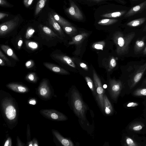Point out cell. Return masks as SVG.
Listing matches in <instances>:
<instances>
[{"instance_id":"7402d4cb","label":"cell","mask_w":146,"mask_h":146,"mask_svg":"<svg viewBox=\"0 0 146 146\" xmlns=\"http://www.w3.org/2000/svg\"><path fill=\"white\" fill-rule=\"evenodd\" d=\"M145 18H141L132 20L127 24V25L131 27H136L143 24L146 20Z\"/></svg>"},{"instance_id":"f5cc1de1","label":"cell","mask_w":146,"mask_h":146,"mask_svg":"<svg viewBox=\"0 0 146 146\" xmlns=\"http://www.w3.org/2000/svg\"><path fill=\"white\" fill-rule=\"evenodd\" d=\"M144 83L146 85V79L144 81Z\"/></svg>"},{"instance_id":"44dd1931","label":"cell","mask_w":146,"mask_h":146,"mask_svg":"<svg viewBox=\"0 0 146 146\" xmlns=\"http://www.w3.org/2000/svg\"><path fill=\"white\" fill-rule=\"evenodd\" d=\"M126 12V11H118L103 14L101 16L103 17L114 18L120 17L124 15Z\"/></svg>"},{"instance_id":"f35d334b","label":"cell","mask_w":146,"mask_h":146,"mask_svg":"<svg viewBox=\"0 0 146 146\" xmlns=\"http://www.w3.org/2000/svg\"><path fill=\"white\" fill-rule=\"evenodd\" d=\"M34 0H24L23 2L25 6L26 7H28L32 3Z\"/></svg>"},{"instance_id":"ba28073f","label":"cell","mask_w":146,"mask_h":146,"mask_svg":"<svg viewBox=\"0 0 146 146\" xmlns=\"http://www.w3.org/2000/svg\"><path fill=\"white\" fill-rule=\"evenodd\" d=\"M146 8V0L142 3L131 8L125 14V17H131L142 11Z\"/></svg>"},{"instance_id":"9c48e42d","label":"cell","mask_w":146,"mask_h":146,"mask_svg":"<svg viewBox=\"0 0 146 146\" xmlns=\"http://www.w3.org/2000/svg\"><path fill=\"white\" fill-rule=\"evenodd\" d=\"M146 69V62L141 66L136 72L133 77L131 88H133L140 80Z\"/></svg>"},{"instance_id":"e575fe53","label":"cell","mask_w":146,"mask_h":146,"mask_svg":"<svg viewBox=\"0 0 146 146\" xmlns=\"http://www.w3.org/2000/svg\"><path fill=\"white\" fill-rule=\"evenodd\" d=\"M26 78L31 81H35L36 80V77L34 73H31L28 74L26 76Z\"/></svg>"},{"instance_id":"bcb514c9","label":"cell","mask_w":146,"mask_h":146,"mask_svg":"<svg viewBox=\"0 0 146 146\" xmlns=\"http://www.w3.org/2000/svg\"><path fill=\"white\" fill-rule=\"evenodd\" d=\"M29 103L30 104L34 105L36 104V102L35 100H31L29 102Z\"/></svg>"},{"instance_id":"5bb4252c","label":"cell","mask_w":146,"mask_h":146,"mask_svg":"<svg viewBox=\"0 0 146 146\" xmlns=\"http://www.w3.org/2000/svg\"><path fill=\"white\" fill-rule=\"evenodd\" d=\"M5 113L8 119L13 120L15 118L16 115L15 109L13 106L9 105L6 108Z\"/></svg>"},{"instance_id":"74e56055","label":"cell","mask_w":146,"mask_h":146,"mask_svg":"<svg viewBox=\"0 0 146 146\" xmlns=\"http://www.w3.org/2000/svg\"><path fill=\"white\" fill-rule=\"evenodd\" d=\"M34 64V63L32 60H29L26 62L25 66L27 68H29L33 67Z\"/></svg>"},{"instance_id":"7dc6e473","label":"cell","mask_w":146,"mask_h":146,"mask_svg":"<svg viewBox=\"0 0 146 146\" xmlns=\"http://www.w3.org/2000/svg\"><path fill=\"white\" fill-rule=\"evenodd\" d=\"M143 54H146V46L143 51Z\"/></svg>"},{"instance_id":"277c9868","label":"cell","mask_w":146,"mask_h":146,"mask_svg":"<svg viewBox=\"0 0 146 146\" xmlns=\"http://www.w3.org/2000/svg\"><path fill=\"white\" fill-rule=\"evenodd\" d=\"M122 88L121 82L115 80H111L109 82V92L112 98L116 101L119 95Z\"/></svg>"},{"instance_id":"7a4b0ae2","label":"cell","mask_w":146,"mask_h":146,"mask_svg":"<svg viewBox=\"0 0 146 146\" xmlns=\"http://www.w3.org/2000/svg\"><path fill=\"white\" fill-rule=\"evenodd\" d=\"M135 35V33L134 32L126 35L120 32L115 34L113 40L116 46L117 54L122 55L128 53L129 44Z\"/></svg>"},{"instance_id":"ab89813d","label":"cell","mask_w":146,"mask_h":146,"mask_svg":"<svg viewBox=\"0 0 146 146\" xmlns=\"http://www.w3.org/2000/svg\"><path fill=\"white\" fill-rule=\"evenodd\" d=\"M138 105V104L136 102H131L128 103L127 106L128 107H133L137 106Z\"/></svg>"},{"instance_id":"ffe728a7","label":"cell","mask_w":146,"mask_h":146,"mask_svg":"<svg viewBox=\"0 0 146 146\" xmlns=\"http://www.w3.org/2000/svg\"><path fill=\"white\" fill-rule=\"evenodd\" d=\"M55 135L62 144L65 146H73L72 142L70 140L65 138L57 132H55Z\"/></svg>"},{"instance_id":"f1b7e54d","label":"cell","mask_w":146,"mask_h":146,"mask_svg":"<svg viewBox=\"0 0 146 146\" xmlns=\"http://www.w3.org/2000/svg\"><path fill=\"white\" fill-rule=\"evenodd\" d=\"M63 29L67 34L70 35L76 31V29L74 27L71 26L62 27Z\"/></svg>"},{"instance_id":"681fc988","label":"cell","mask_w":146,"mask_h":146,"mask_svg":"<svg viewBox=\"0 0 146 146\" xmlns=\"http://www.w3.org/2000/svg\"><path fill=\"white\" fill-rule=\"evenodd\" d=\"M143 32H146V25L143 30Z\"/></svg>"},{"instance_id":"5b68a950","label":"cell","mask_w":146,"mask_h":146,"mask_svg":"<svg viewBox=\"0 0 146 146\" xmlns=\"http://www.w3.org/2000/svg\"><path fill=\"white\" fill-rule=\"evenodd\" d=\"M18 18L15 17L1 24L0 26V36L5 35L15 29L18 25Z\"/></svg>"},{"instance_id":"f6af8a7d","label":"cell","mask_w":146,"mask_h":146,"mask_svg":"<svg viewBox=\"0 0 146 146\" xmlns=\"http://www.w3.org/2000/svg\"><path fill=\"white\" fill-rule=\"evenodd\" d=\"M9 139H8L7 140L6 142L5 143V144L4 145V146H8L9 145H10L9 144Z\"/></svg>"},{"instance_id":"2e32d148","label":"cell","mask_w":146,"mask_h":146,"mask_svg":"<svg viewBox=\"0 0 146 146\" xmlns=\"http://www.w3.org/2000/svg\"><path fill=\"white\" fill-rule=\"evenodd\" d=\"M51 14L54 19L62 27L72 26L70 23L57 14L55 13H53Z\"/></svg>"},{"instance_id":"4dcf8cb0","label":"cell","mask_w":146,"mask_h":146,"mask_svg":"<svg viewBox=\"0 0 146 146\" xmlns=\"http://www.w3.org/2000/svg\"><path fill=\"white\" fill-rule=\"evenodd\" d=\"M105 44L104 41H100L94 44L92 47L98 50H102L103 49Z\"/></svg>"},{"instance_id":"484cf974","label":"cell","mask_w":146,"mask_h":146,"mask_svg":"<svg viewBox=\"0 0 146 146\" xmlns=\"http://www.w3.org/2000/svg\"><path fill=\"white\" fill-rule=\"evenodd\" d=\"M85 80L90 89L92 91L93 95L96 98V92L95 86H94L92 80L88 76L85 77Z\"/></svg>"},{"instance_id":"1f68e13d","label":"cell","mask_w":146,"mask_h":146,"mask_svg":"<svg viewBox=\"0 0 146 146\" xmlns=\"http://www.w3.org/2000/svg\"><path fill=\"white\" fill-rule=\"evenodd\" d=\"M125 142L127 145L129 146H137L138 145L133 139L129 137H126Z\"/></svg>"},{"instance_id":"4316f807","label":"cell","mask_w":146,"mask_h":146,"mask_svg":"<svg viewBox=\"0 0 146 146\" xmlns=\"http://www.w3.org/2000/svg\"><path fill=\"white\" fill-rule=\"evenodd\" d=\"M144 125L141 123H135L131 124L129 127V129L135 131H138L141 130Z\"/></svg>"},{"instance_id":"4fadbf2b","label":"cell","mask_w":146,"mask_h":146,"mask_svg":"<svg viewBox=\"0 0 146 146\" xmlns=\"http://www.w3.org/2000/svg\"><path fill=\"white\" fill-rule=\"evenodd\" d=\"M104 111L108 115H111L113 112L112 106L107 96L105 94L104 96Z\"/></svg>"},{"instance_id":"b9f144b4","label":"cell","mask_w":146,"mask_h":146,"mask_svg":"<svg viewBox=\"0 0 146 146\" xmlns=\"http://www.w3.org/2000/svg\"><path fill=\"white\" fill-rule=\"evenodd\" d=\"M80 66L86 70L88 69V67L87 65L84 63H81L80 64Z\"/></svg>"},{"instance_id":"d6a6232c","label":"cell","mask_w":146,"mask_h":146,"mask_svg":"<svg viewBox=\"0 0 146 146\" xmlns=\"http://www.w3.org/2000/svg\"><path fill=\"white\" fill-rule=\"evenodd\" d=\"M116 64L117 62L115 58L114 57H112L110 61L109 71H110L114 68L116 66Z\"/></svg>"},{"instance_id":"60d3db41","label":"cell","mask_w":146,"mask_h":146,"mask_svg":"<svg viewBox=\"0 0 146 146\" xmlns=\"http://www.w3.org/2000/svg\"><path fill=\"white\" fill-rule=\"evenodd\" d=\"M23 44V41L22 39L20 38L18 42L17 43V45H18V48L19 49H20Z\"/></svg>"},{"instance_id":"7bdbcfd3","label":"cell","mask_w":146,"mask_h":146,"mask_svg":"<svg viewBox=\"0 0 146 146\" xmlns=\"http://www.w3.org/2000/svg\"><path fill=\"white\" fill-rule=\"evenodd\" d=\"M8 16V14L6 13H3L0 12V19L1 20L3 18H4L5 17H7Z\"/></svg>"},{"instance_id":"6da1fadb","label":"cell","mask_w":146,"mask_h":146,"mask_svg":"<svg viewBox=\"0 0 146 146\" xmlns=\"http://www.w3.org/2000/svg\"><path fill=\"white\" fill-rule=\"evenodd\" d=\"M70 98L72 109L82 121H85L87 108L78 91L75 88L72 89Z\"/></svg>"},{"instance_id":"52a82bcc","label":"cell","mask_w":146,"mask_h":146,"mask_svg":"<svg viewBox=\"0 0 146 146\" xmlns=\"http://www.w3.org/2000/svg\"><path fill=\"white\" fill-rule=\"evenodd\" d=\"M44 112V115L47 116L49 118L54 120L63 121L67 119L66 116L63 114L55 111L46 110Z\"/></svg>"},{"instance_id":"d590c367","label":"cell","mask_w":146,"mask_h":146,"mask_svg":"<svg viewBox=\"0 0 146 146\" xmlns=\"http://www.w3.org/2000/svg\"><path fill=\"white\" fill-rule=\"evenodd\" d=\"M0 57L6 62V63L8 66H11V61L3 54L1 50H0Z\"/></svg>"},{"instance_id":"c3c4849f","label":"cell","mask_w":146,"mask_h":146,"mask_svg":"<svg viewBox=\"0 0 146 146\" xmlns=\"http://www.w3.org/2000/svg\"><path fill=\"white\" fill-rule=\"evenodd\" d=\"M107 87V85L106 84H104L103 86V88H106Z\"/></svg>"},{"instance_id":"f907efd6","label":"cell","mask_w":146,"mask_h":146,"mask_svg":"<svg viewBox=\"0 0 146 146\" xmlns=\"http://www.w3.org/2000/svg\"><path fill=\"white\" fill-rule=\"evenodd\" d=\"M91 0L93 1H102L103 0Z\"/></svg>"},{"instance_id":"9a60e30c","label":"cell","mask_w":146,"mask_h":146,"mask_svg":"<svg viewBox=\"0 0 146 146\" xmlns=\"http://www.w3.org/2000/svg\"><path fill=\"white\" fill-rule=\"evenodd\" d=\"M1 47L2 50L8 56L16 61L19 60L13 50L9 46L5 45H2L1 46Z\"/></svg>"},{"instance_id":"db71d44e","label":"cell","mask_w":146,"mask_h":146,"mask_svg":"<svg viewBox=\"0 0 146 146\" xmlns=\"http://www.w3.org/2000/svg\"><path fill=\"white\" fill-rule=\"evenodd\" d=\"M33 145H32V144H29V146H33Z\"/></svg>"},{"instance_id":"d4e9b609","label":"cell","mask_w":146,"mask_h":146,"mask_svg":"<svg viewBox=\"0 0 146 146\" xmlns=\"http://www.w3.org/2000/svg\"><path fill=\"white\" fill-rule=\"evenodd\" d=\"M47 0H39L37 3L35 8V15H36L44 7Z\"/></svg>"},{"instance_id":"cb8c5ba5","label":"cell","mask_w":146,"mask_h":146,"mask_svg":"<svg viewBox=\"0 0 146 146\" xmlns=\"http://www.w3.org/2000/svg\"><path fill=\"white\" fill-rule=\"evenodd\" d=\"M118 21L117 19H103L99 20L98 24L102 25H109L117 22Z\"/></svg>"},{"instance_id":"816d5d0a","label":"cell","mask_w":146,"mask_h":146,"mask_svg":"<svg viewBox=\"0 0 146 146\" xmlns=\"http://www.w3.org/2000/svg\"><path fill=\"white\" fill-rule=\"evenodd\" d=\"M33 146H38V145H37V144H36V143H35L34 144H33Z\"/></svg>"},{"instance_id":"3957f363","label":"cell","mask_w":146,"mask_h":146,"mask_svg":"<svg viewBox=\"0 0 146 146\" xmlns=\"http://www.w3.org/2000/svg\"><path fill=\"white\" fill-rule=\"evenodd\" d=\"M93 75L96 92L95 98L101 109L104 112V90L101 81L94 70L93 71Z\"/></svg>"},{"instance_id":"836d02e7","label":"cell","mask_w":146,"mask_h":146,"mask_svg":"<svg viewBox=\"0 0 146 146\" xmlns=\"http://www.w3.org/2000/svg\"><path fill=\"white\" fill-rule=\"evenodd\" d=\"M35 32V30L31 27L29 28L25 34V38L27 39H29L31 38Z\"/></svg>"},{"instance_id":"ee69618b","label":"cell","mask_w":146,"mask_h":146,"mask_svg":"<svg viewBox=\"0 0 146 146\" xmlns=\"http://www.w3.org/2000/svg\"><path fill=\"white\" fill-rule=\"evenodd\" d=\"M0 65L2 66H4L5 65L3 60L1 58H0Z\"/></svg>"},{"instance_id":"ac0fdd59","label":"cell","mask_w":146,"mask_h":146,"mask_svg":"<svg viewBox=\"0 0 146 146\" xmlns=\"http://www.w3.org/2000/svg\"><path fill=\"white\" fill-rule=\"evenodd\" d=\"M42 30L45 35L51 38H57L60 39L58 35L55 33L51 29L46 26H43L42 27Z\"/></svg>"},{"instance_id":"30bf717a","label":"cell","mask_w":146,"mask_h":146,"mask_svg":"<svg viewBox=\"0 0 146 146\" xmlns=\"http://www.w3.org/2000/svg\"><path fill=\"white\" fill-rule=\"evenodd\" d=\"M52 56L53 59L60 61L69 65L73 68H75V65L72 59L69 57L58 54H53Z\"/></svg>"},{"instance_id":"7c38bea8","label":"cell","mask_w":146,"mask_h":146,"mask_svg":"<svg viewBox=\"0 0 146 146\" xmlns=\"http://www.w3.org/2000/svg\"><path fill=\"white\" fill-rule=\"evenodd\" d=\"M44 65L47 68L54 72L60 74H66L68 72L56 65L49 62H44Z\"/></svg>"},{"instance_id":"8fae6325","label":"cell","mask_w":146,"mask_h":146,"mask_svg":"<svg viewBox=\"0 0 146 146\" xmlns=\"http://www.w3.org/2000/svg\"><path fill=\"white\" fill-rule=\"evenodd\" d=\"M48 21L50 26L61 36H64V34L61 27L58 22L54 19L51 14H49Z\"/></svg>"},{"instance_id":"f546056e","label":"cell","mask_w":146,"mask_h":146,"mask_svg":"<svg viewBox=\"0 0 146 146\" xmlns=\"http://www.w3.org/2000/svg\"><path fill=\"white\" fill-rule=\"evenodd\" d=\"M26 44L28 48L32 50H34L37 49L38 47V44L33 41H27Z\"/></svg>"},{"instance_id":"83f0119b","label":"cell","mask_w":146,"mask_h":146,"mask_svg":"<svg viewBox=\"0 0 146 146\" xmlns=\"http://www.w3.org/2000/svg\"><path fill=\"white\" fill-rule=\"evenodd\" d=\"M133 94L136 96H146V88L137 89L134 92Z\"/></svg>"},{"instance_id":"e0dca14e","label":"cell","mask_w":146,"mask_h":146,"mask_svg":"<svg viewBox=\"0 0 146 146\" xmlns=\"http://www.w3.org/2000/svg\"><path fill=\"white\" fill-rule=\"evenodd\" d=\"M88 36V34L84 33L78 34L74 37L71 41L69 43V44H77L83 40Z\"/></svg>"},{"instance_id":"d6986e66","label":"cell","mask_w":146,"mask_h":146,"mask_svg":"<svg viewBox=\"0 0 146 146\" xmlns=\"http://www.w3.org/2000/svg\"><path fill=\"white\" fill-rule=\"evenodd\" d=\"M7 86L13 91L20 92H25L27 90L25 87L16 84H10L7 85Z\"/></svg>"},{"instance_id":"8d00e7d4","label":"cell","mask_w":146,"mask_h":146,"mask_svg":"<svg viewBox=\"0 0 146 146\" xmlns=\"http://www.w3.org/2000/svg\"><path fill=\"white\" fill-rule=\"evenodd\" d=\"M0 5L1 6L5 7H12L13 5L8 3L6 0H0Z\"/></svg>"},{"instance_id":"603a6c76","label":"cell","mask_w":146,"mask_h":146,"mask_svg":"<svg viewBox=\"0 0 146 146\" xmlns=\"http://www.w3.org/2000/svg\"><path fill=\"white\" fill-rule=\"evenodd\" d=\"M145 38L137 40L135 42L134 47V51L136 53L140 52L144 47L145 44Z\"/></svg>"},{"instance_id":"8992f818","label":"cell","mask_w":146,"mask_h":146,"mask_svg":"<svg viewBox=\"0 0 146 146\" xmlns=\"http://www.w3.org/2000/svg\"><path fill=\"white\" fill-rule=\"evenodd\" d=\"M68 12L70 15L75 19L78 20L83 19V16L81 11L72 1L71 3L70 7L68 9Z\"/></svg>"}]
</instances>
